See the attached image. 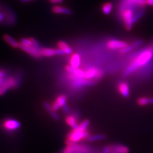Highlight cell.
Returning <instances> with one entry per match:
<instances>
[{
  "mask_svg": "<svg viewBox=\"0 0 153 153\" xmlns=\"http://www.w3.org/2000/svg\"><path fill=\"white\" fill-rule=\"evenodd\" d=\"M89 124L90 121L88 119H85L79 124L77 128L73 129V130L67 135V140L66 141L67 145L74 144L84 139H88L90 136L89 132L88 131Z\"/></svg>",
  "mask_w": 153,
  "mask_h": 153,
  "instance_id": "6da1fadb",
  "label": "cell"
},
{
  "mask_svg": "<svg viewBox=\"0 0 153 153\" xmlns=\"http://www.w3.org/2000/svg\"><path fill=\"white\" fill-rule=\"evenodd\" d=\"M153 57V47H150L145 50L138 55L131 65L129 66L124 73V76L131 74L134 71L140 68L142 66L147 64Z\"/></svg>",
  "mask_w": 153,
  "mask_h": 153,
  "instance_id": "7a4b0ae2",
  "label": "cell"
},
{
  "mask_svg": "<svg viewBox=\"0 0 153 153\" xmlns=\"http://www.w3.org/2000/svg\"><path fill=\"white\" fill-rule=\"evenodd\" d=\"M133 12L131 8H128L124 10L122 13V17L123 19V22L124 24L126 30L127 31H130L133 25Z\"/></svg>",
  "mask_w": 153,
  "mask_h": 153,
  "instance_id": "3957f363",
  "label": "cell"
},
{
  "mask_svg": "<svg viewBox=\"0 0 153 153\" xmlns=\"http://www.w3.org/2000/svg\"><path fill=\"white\" fill-rule=\"evenodd\" d=\"M2 126L4 130L9 131H13L20 128L21 126V124L16 119H7L3 122Z\"/></svg>",
  "mask_w": 153,
  "mask_h": 153,
  "instance_id": "277c9868",
  "label": "cell"
},
{
  "mask_svg": "<svg viewBox=\"0 0 153 153\" xmlns=\"http://www.w3.org/2000/svg\"><path fill=\"white\" fill-rule=\"evenodd\" d=\"M17 82L15 78L7 79L5 82L0 87V95L4 94L10 88H16V86H17Z\"/></svg>",
  "mask_w": 153,
  "mask_h": 153,
  "instance_id": "5b68a950",
  "label": "cell"
},
{
  "mask_svg": "<svg viewBox=\"0 0 153 153\" xmlns=\"http://www.w3.org/2000/svg\"><path fill=\"white\" fill-rule=\"evenodd\" d=\"M85 77L87 80L91 79H100L102 77L103 73L102 71L94 67L90 68L85 71Z\"/></svg>",
  "mask_w": 153,
  "mask_h": 153,
  "instance_id": "8992f818",
  "label": "cell"
},
{
  "mask_svg": "<svg viewBox=\"0 0 153 153\" xmlns=\"http://www.w3.org/2000/svg\"><path fill=\"white\" fill-rule=\"evenodd\" d=\"M40 54L44 57H51L56 55L65 54L61 49H51V48H42L40 50Z\"/></svg>",
  "mask_w": 153,
  "mask_h": 153,
  "instance_id": "52a82bcc",
  "label": "cell"
},
{
  "mask_svg": "<svg viewBox=\"0 0 153 153\" xmlns=\"http://www.w3.org/2000/svg\"><path fill=\"white\" fill-rule=\"evenodd\" d=\"M19 48L22 51L27 52V54L31 55L33 57H35V58H39L42 56L40 54V50L35 48L33 46H26L22 44H20Z\"/></svg>",
  "mask_w": 153,
  "mask_h": 153,
  "instance_id": "ba28073f",
  "label": "cell"
},
{
  "mask_svg": "<svg viewBox=\"0 0 153 153\" xmlns=\"http://www.w3.org/2000/svg\"><path fill=\"white\" fill-rule=\"evenodd\" d=\"M128 45L126 42L117 40H111L107 43V47L109 49H122L123 48Z\"/></svg>",
  "mask_w": 153,
  "mask_h": 153,
  "instance_id": "9c48e42d",
  "label": "cell"
},
{
  "mask_svg": "<svg viewBox=\"0 0 153 153\" xmlns=\"http://www.w3.org/2000/svg\"><path fill=\"white\" fill-rule=\"evenodd\" d=\"M66 100L67 98L66 96L64 94H61L57 97L52 107L55 111H58L61 107H63L65 104H66Z\"/></svg>",
  "mask_w": 153,
  "mask_h": 153,
  "instance_id": "30bf717a",
  "label": "cell"
},
{
  "mask_svg": "<svg viewBox=\"0 0 153 153\" xmlns=\"http://www.w3.org/2000/svg\"><path fill=\"white\" fill-rule=\"evenodd\" d=\"M111 153H128L129 148L126 146L117 144L110 146Z\"/></svg>",
  "mask_w": 153,
  "mask_h": 153,
  "instance_id": "8fae6325",
  "label": "cell"
},
{
  "mask_svg": "<svg viewBox=\"0 0 153 153\" xmlns=\"http://www.w3.org/2000/svg\"><path fill=\"white\" fill-rule=\"evenodd\" d=\"M118 89L120 94L124 98H128L130 95V89L128 84L126 82H121L119 84Z\"/></svg>",
  "mask_w": 153,
  "mask_h": 153,
  "instance_id": "7c38bea8",
  "label": "cell"
},
{
  "mask_svg": "<svg viewBox=\"0 0 153 153\" xmlns=\"http://www.w3.org/2000/svg\"><path fill=\"white\" fill-rule=\"evenodd\" d=\"M66 123L68 126H70L72 129H75L78 127V119L74 115H69L65 118Z\"/></svg>",
  "mask_w": 153,
  "mask_h": 153,
  "instance_id": "4fadbf2b",
  "label": "cell"
},
{
  "mask_svg": "<svg viewBox=\"0 0 153 153\" xmlns=\"http://www.w3.org/2000/svg\"><path fill=\"white\" fill-rule=\"evenodd\" d=\"M43 105H44V107L45 108V109L49 112V115L52 118L55 119V120H59V117L58 116V114L56 112V111L53 109V108H52V107L50 105L49 103H48L47 102H44Z\"/></svg>",
  "mask_w": 153,
  "mask_h": 153,
  "instance_id": "5bb4252c",
  "label": "cell"
},
{
  "mask_svg": "<svg viewBox=\"0 0 153 153\" xmlns=\"http://www.w3.org/2000/svg\"><path fill=\"white\" fill-rule=\"evenodd\" d=\"M52 12L58 14H66V15H70L71 13V10L68 8H65L59 6H54L52 8Z\"/></svg>",
  "mask_w": 153,
  "mask_h": 153,
  "instance_id": "9a60e30c",
  "label": "cell"
},
{
  "mask_svg": "<svg viewBox=\"0 0 153 153\" xmlns=\"http://www.w3.org/2000/svg\"><path fill=\"white\" fill-rule=\"evenodd\" d=\"M3 39L7 43L13 48H19L20 44L9 35H4L3 36Z\"/></svg>",
  "mask_w": 153,
  "mask_h": 153,
  "instance_id": "2e32d148",
  "label": "cell"
},
{
  "mask_svg": "<svg viewBox=\"0 0 153 153\" xmlns=\"http://www.w3.org/2000/svg\"><path fill=\"white\" fill-rule=\"evenodd\" d=\"M80 65V56L78 54H74L70 58V65L75 68H79Z\"/></svg>",
  "mask_w": 153,
  "mask_h": 153,
  "instance_id": "e0dca14e",
  "label": "cell"
},
{
  "mask_svg": "<svg viewBox=\"0 0 153 153\" xmlns=\"http://www.w3.org/2000/svg\"><path fill=\"white\" fill-rule=\"evenodd\" d=\"M124 5L128 4H133L138 7H143L146 4V0H124Z\"/></svg>",
  "mask_w": 153,
  "mask_h": 153,
  "instance_id": "ac0fdd59",
  "label": "cell"
},
{
  "mask_svg": "<svg viewBox=\"0 0 153 153\" xmlns=\"http://www.w3.org/2000/svg\"><path fill=\"white\" fill-rule=\"evenodd\" d=\"M57 46H58L59 49L63 50L66 54H71L72 53V49H71L70 47L66 42L63 41H59L57 43Z\"/></svg>",
  "mask_w": 153,
  "mask_h": 153,
  "instance_id": "d6986e66",
  "label": "cell"
},
{
  "mask_svg": "<svg viewBox=\"0 0 153 153\" xmlns=\"http://www.w3.org/2000/svg\"><path fill=\"white\" fill-rule=\"evenodd\" d=\"M107 136L104 135V134H97V135H90L88 138V141L89 142H93L96 141H99V140H103L106 139Z\"/></svg>",
  "mask_w": 153,
  "mask_h": 153,
  "instance_id": "ffe728a7",
  "label": "cell"
},
{
  "mask_svg": "<svg viewBox=\"0 0 153 153\" xmlns=\"http://www.w3.org/2000/svg\"><path fill=\"white\" fill-rule=\"evenodd\" d=\"M113 8V5L111 3H105L102 7V12L105 15H108L111 13Z\"/></svg>",
  "mask_w": 153,
  "mask_h": 153,
  "instance_id": "44dd1931",
  "label": "cell"
},
{
  "mask_svg": "<svg viewBox=\"0 0 153 153\" xmlns=\"http://www.w3.org/2000/svg\"><path fill=\"white\" fill-rule=\"evenodd\" d=\"M76 77L79 79H85V72L84 71L79 69V68H75L74 73H73Z\"/></svg>",
  "mask_w": 153,
  "mask_h": 153,
  "instance_id": "7402d4cb",
  "label": "cell"
},
{
  "mask_svg": "<svg viewBox=\"0 0 153 153\" xmlns=\"http://www.w3.org/2000/svg\"><path fill=\"white\" fill-rule=\"evenodd\" d=\"M137 103L140 105V106H145V105L149 104V98H146V97H142L140 98L137 101Z\"/></svg>",
  "mask_w": 153,
  "mask_h": 153,
  "instance_id": "603a6c76",
  "label": "cell"
},
{
  "mask_svg": "<svg viewBox=\"0 0 153 153\" xmlns=\"http://www.w3.org/2000/svg\"><path fill=\"white\" fill-rule=\"evenodd\" d=\"M21 44L25 45L26 46H32V41L31 38H23L21 39Z\"/></svg>",
  "mask_w": 153,
  "mask_h": 153,
  "instance_id": "cb8c5ba5",
  "label": "cell"
},
{
  "mask_svg": "<svg viewBox=\"0 0 153 153\" xmlns=\"http://www.w3.org/2000/svg\"><path fill=\"white\" fill-rule=\"evenodd\" d=\"M133 49H134V48L133 47L131 44V45H128L126 47L123 48V49H121L120 50V52H121V54H126V53H128V52L131 51Z\"/></svg>",
  "mask_w": 153,
  "mask_h": 153,
  "instance_id": "d4e9b609",
  "label": "cell"
},
{
  "mask_svg": "<svg viewBox=\"0 0 153 153\" xmlns=\"http://www.w3.org/2000/svg\"><path fill=\"white\" fill-rule=\"evenodd\" d=\"M143 14V10H140V11L138 12L137 13H136L135 16H133V23H135L138 21V19H139Z\"/></svg>",
  "mask_w": 153,
  "mask_h": 153,
  "instance_id": "484cf974",
  "label": "cell"
},
{
  "mask_svg": "<svg viewBox=\"0 0 153 153\" xmlns=\"http://www.w3.org/2000/svg\"><path fill=\"white\" fill-rule=\"evenodd\" d=\"M31 39L32 41V46L35 47V48H36V49H41L39 42H38L36 39H35V38H31Z\"/></svg>",
  "mask_w": 153,
  "mask_h": 153,
  "instance_id": "4316f807",
  "label": "cell"
},
{
  "mask_svg": "<svg viewBox=\"0 0 153 153\" xmlns=\"http://www.w3.org/2000/svg\"><path fill=\"white\" fill-rule=\"evenodd\" d=\"M142 44H143V41L141 40H136L135 42H134L133 43H132L131 45L133 46L134 49H135V48H137L138 47L140 46Z\"/></svg>",
  "mask_w": 153,
  "mask_h": 153,
  "instance_id": "83f0119b",
  "label": "cell"
},
{
  "mask_svg": "<svg viewBox=\"0 0 153 153\" xmlns=\"http://www.w3.org/2000/svg\"><path fill=\"white\" fill-rule=\"evenodd\" d=\"M65 69H66V70L67 71H68V72L70 73V74L74 73L75 70V68H74L73 66H71V65H67V66L65 67Z\"/></svg>",
  "mask_w": 153,
  "mask_h": 153,
  "instance_id": "f1b7e54d",
  "label": "cell"
},
{
  "mask_svg": "<svg viewBox=\"0 0 153 153\" xmlns=\"http://www.w3.org/2000/svg\"><path fill=\"white\" fill-rule=\"evenodd\" d=\"M103 153H111V147L109 146H105L103 149Z\"/></svg>",
  "mask_w": 153,
  "mask_h": 153,
  "instance_id": "f546056e",
  "label": "cell"
},
{
  "mask_svg": "<svg viewBox=\"0 0 153 153\" xmlns=\"http://www.w3.org/2000/svg\"><path fill=\"white\" fill-rule=\"evenodd\" d=\"M62 108H63V111H64L65 113H66V114H68L69 113V111H69V108L68 107V105H67V104H65Z\"/></svg>",
  "mask_w": 153,
  "mask_h": 153,
  "instance_id": "4dcf8cb0",
  "label": "cell"
},
{
  "mask_svg": "<svg viewBox=\"0 0 153 153\" xmlns=\"http://www.w3.org/2000/svg\"><path fill=\"white\" fill-rule=\"evenodd\" d=\"M5 80L6 79H4V77H0V87L5 82Z\"/></svg>",
  "mask_w": 153,
  "mask_h": 153,
  "instance_id": "1f68e13d",
  "label": "cell"
},
{
  "mask_svg": "<svg viewBox=\"0 0 153 153\" xmlns=\"http://www.w3.org/2000/svg\"><path fill=\"white\" fill-rule=\"evenodd\" d=\"M146 4L153 6V0H146Z\"/></svg>",
  "mask_w": 153,
  "mask_h": 153,
  "instance_id": "d6a6232c",
  "label": "cell"
},
{
  "mask_svg": "<svg viewBox=\"0 0 153 153\" xmlns=\"http://www.w3.org/2000/svg\"><path fill=\"white\" fill-rule=\"evenodd\" d=\"M4 17V14L3 13H0V22H1L3 20Z\"/></svg>",
  "mask_w": 153,
  "mask_h": 153,
  "instance_id": "836d02e7",
  "label": "cell"
},
{
  "mask_svg": "<svg viewBox=\"0 0 153 153\" xmlns=\"http://www.w3.org/2000/svg\"><path fill=\"white\" fill-rule=\"evenodd\" d=\"M4 75H5V74L3 71L0 70V77H4Z\"/></svg>",
  "mask_w": 153,
  "mask_h": 153,
  "instance_id": "e575fe53",
  "label": "cell"
},
{
  "mask_svg": "<svg viewBox=\"0 0 153 153\" xmlns=\"http://www.w3.org/2000/svg\"><path fill=\"white\" fill-rule=\"evenodd\" d=\"M149 104L153 105V98H149Z\"/></svg>",
  "mask_w": 153,
  "mask_h": 153,
  "instance_id": "d590c367",
  "label": "cell"
},
{
  "mask_svg": "<svg viewBox=\"0 0 153 153\" xmlns=\"http://www.w3.org/2000/svg\"><path fill=\"white\" fill-rule=\"evenodd\" d=\"M31 1H33V0H21V1H22L23 3H26V2H29Z\"/></svg>",
  "mask_w": 153,
  "mask_h": 153,
  "instance_id": "8d00e7d4",
  "label": "cell"
},
{
  "mask_svg": "<svg viewBox=\"0 0 153 153\" xmlns=\"http://www.w3.org/2000/svg\"><path fill=\"white\" fill-rule=\"evenodd\" d=\"M50 1L52 3H57V0H50Z\"/></svg>",
  "mask_w": 153,
  "mask_h": 153,
  "instance_id": "74e56055",
  "label": "cell"
},
{
  "mask_svg": "<svg viewBox=\"0 0 153 153\" xmlns=\"http://www.w3.org/2000/svg\"><path fill=\"white\" fill-rule=\"evenodd\" d=\"M63 1V0H57V3H62Z\"/></svg>",
  "mask_w": 153,
  "mask_h": 153,
  "instance_id": "f35d334b",
  "label": "cell"
}]
</instances>
